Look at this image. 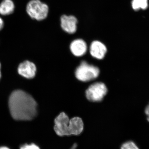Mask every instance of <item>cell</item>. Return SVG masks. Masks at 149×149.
I'll list each match as a JSON object with an SVG mask.
<instances>
[{
  "instance_id": "5",
  "label": "cell",
  "mask_w": 149,
  "mask_h": 149,
  "mask_svg": "<svg viewBox=\"0 0 149 149\" xmlns=\"http://www.w3.org/2000/svg\"><path fill=\"white\" fill-rule=\"evenodd\" d=\"M70 119L64 112H62L56 117L54 120V130L59 136H70L69 123Z\"/></svg>"
},
{
  "instance_id": "16",
  "label": "cell",
  "mask_w": 149,
  "mask_h": 149,
  "mask_svg": "<svg viewBox=\"0 0 149 149\" xmlns=\"http://www.w3.org/2000/svg\"><path fill=\"white\" fill-rule=\"evenodd\" d=\"M145 113H146V114H147V116H148V120H149V108L148 106V107L146 108Z\"/></svg>"
},
{
  "instance_id": "3",
  "label": "cell",
  "mask_w": 149,
  "mask_h": 149,
  "mask_svg": "<svg viewBox=\"0 0 149 149\" xmlns=\"http://www.w3.org/2000/svg\"><path fill=\"white\" fill-rule=\"evenodd\" d=\"M100 70L98 68L82 61L77 68L75 74L76 78L83 82H88L94 80L99 76Z\"/></svg>"
},
{
  "instance_id": "11",
  "label": "cell",
  "mask_w": 149,
  "mask_h": 149,
  "mask_svg": "<svg viewBox=\"0 0 149 149\" xmlns=\"http://www.w3.org/2000/svg\"><path fill=\"white\" fill-rule=\"evenodd\" d=\"M14 3L12 0H3L0 3V14L8 15L13 13L14 11Z\"/></svg>"
},
{
  "instance_id": "9",
  "label": "cell",
  "mask_w": 149,
  "mask_h": 149,
  "mask_svg": "<svg viewBox=\"0 0 149 149\" xmlns=\"http://www.w3.org/2000/svg\"><path fill=\"white\" fill-rule=\"evenodd\" d=\"M107 52L106 47L101 42L95 41L91 44L90 53L93 57L98 59H102L104 57Z\"/></svg>"
},
{
  "instance_id": "18",
  "label": "cell",
  "mask_w": 149,
  "mask_h": 149,
  "mask_svg": "<svg viewBox=\"0 0 149 149\" xmlns=\"http://www.w3.org/2000/svg\"><path fill=\"white\" fill-rule=\"evenodd\" d=\"M0 149H10L8 147L6 146L0 147Z\"/></svg>"
},
{
  "instance_id": "6",
  "label": "cell",
  "mask_w": 149,
  "mask_h": 149,
  "mask_svg": "<svg viewBox=\"0 0 149 149\" xmlns=\"http://www.w3.org/2000/svg\"><path fill=\"white\" fill-rule=\"evenodd\" d=\"M77 18L72 15H62L61 17V25L62 29L69 34H73L77 30Z\"/></svg>"
},
{
  "instance_id": "13",
  "label": "cell",
  "mask_w": 149,
  "mask_h": 149,
  "mask_svg": "<svg viewBox=\"0 0 149 149\" xmlns=\"http://www.w3.org/2000/svg\"><path fill=\"white\" fill-rule=\"evenodd\" d=\"M120 149H139V147L134 142L128 141L123 143L120 147Z\"/></svg>"
},
{
  "instance_id": "19",
  "label": "cell",
  "mask_w": 149,
  "mask_h": 149,
  "mask_svg": "<svg viewBox=\"0 0 149 149\" xmlns=\"http://www.w3.org/2000/svg\"><path fill=\"white\" fill-rule=\"evenodd\" d=\"M1 64L0 63V79H1Z\"/></svg>"
},
{
  "instance_id": "4",
  "label": "cell",
  "mask_w": 149,
  "mask_h": 149,
  "mask_svg": "<svg viewBox=\"0 0 149 149\" xmlns=\"http://www.w3.org/2000/svg\"><path fill=\"white\" fill-rule=\"evenodd\" d=\"M107 93L106 86L102 83H96L89 86L86 91L87 99L90 101L100 102Z\"/></svg>"
},
{
  "instance_id": "8",
  "label": "cell",
  "mask_w": 149,
  "mask_h": 149,
  "mask_svg": "<svg viewBox=\"0 0 149 149\" xmlns=\"http://www.w3.org/2000/svg\"><path fill=\"white\" fill-rule=\"evenodd\" d=\"M84 123L82 118L79 117H74L70 119L69 132L70 136H78L84 130Z\"/></svg>"
},
{
  "instance_id": "15",
  "label": "cell",
  "mask_w": 149,
  "mask_h": 149,
  "mask_svg": "<svg viewBox=\"0 0 149 149\" xmlns=\"http://www.w3.org/2000/svg\"><path fill=\"white\" fill-rule=\"evenodd\" d=\"M4 26V22L2 19L0 17V31L3 29Z\"/></svg>"
},
{
  "instance_id": "1",
  "label": "cell",
  "mask_w": 149,
  "mask_h": 149,
  "mask_svg": "<svg viewBox=\"0 0 149 149\" xmlns=\"http://www.w3.org/2000/svg\"><path fill=\"white\" fill-rule=\"evenodd\" d=\"M8 104L11 115L15 120H30L37 116V102L24 91H14L10 96Z\"/></svg>"
},
{
  "instance_id": "7",
  "label": "cell",
  "mask_w": 149,
  "mask_h": 149,
  "mask_svg": "<svg viewBox=\"0 0 149 149\" xmlns=\"http://www.w3.org/2000/svg\"><path fill=\"white\" fill-rule=\"evenodd\" d=\"M37 71L36 65L33 63L26 61L19 65V74L27 79H32L35 77Z\"/></svg>"
},
{
  "instance_id": "14",
  "label": "cell",
  "mask_w": 149,
  "mask_h": 149,
  "mask_svg": "<svg viewBox=\"0 0 149 149\" xmlns=\"http://www.w3.org/2000/svg\"><path fill=\"white\" fill-rule=\"evenodd\" d=\"M20 149H40V147L34 143L26 144L20 147Z\"/></svg>"
},
{
  "instance_id": "10",
  "label": "cell",
  "mask_w": 149,
  "mask_h": 149,
  "mask_svg": "<svg viewBox=\"0 0 149 149\" xmlns=\"http://www.w3.org/2000/svg\"><path fill=\"white\" fill-rule=\"evenodd\" d=\"M70 49L74 55L76 56H81L85 54L87 52V44L83 40H74L70 44Z\"/></svg>"
},
{
  "instance_id": "12",
  "label": "cell",
  "mask_w": 149,
  "mask_h": 149,
  "mask_svg": "<svg viewBox=\"0 0 149 149\" xmlns=\"http://www.w3.org/2000/svg\"><path fill=\"white\" fill-rule=\"evenodd\" d=\"M132 7L135 10L146 9L148 7V0H133Z\"/></svg>"
},
{
  "instance_id": "2",
  "label": "cell",
  "mask_w": 149,
  "mask_h": 149,
  "mask_svg": "<svg viewBox=\"0 0 149 149\" xmlns=\"http://www.w3.org/2000/svg\"><path fill=\"white\" fill-rule=\"evenodd\" d=\"M49 11L47 5L40 0H31L26 6V11L28 15L33 19L38 21L45 19Z\"/></svg>"
},
{
  "instance_id": "17",
  "label": "cell",
  "mask_w": 149,
  "mask_h": 149,
  "mask_svg": "<svg viewBox=\"0 0 149 149\" xmlns=\"http://www.w3.org/2000/svg\"><path fill=\"white\" fill-rule=\"evenodd\" d=\"M77 147V144L76 143H74L72 145V147L70 148V149H76Z\"/></svg>"
}]
</instances>
